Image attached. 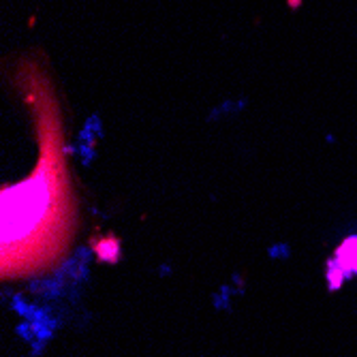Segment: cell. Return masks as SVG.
<instances>
[{
    "label": "cell",
    "mask_w": 357,
    "mask_h": 357,
    "mask_svg": "<svg viewBox=\"0 0 357 357\" xmlns=\"http://www.w3.org/2000/svg\"><path fill=\"white\" fill-rule=\"evenodd\" d=\"M336 264H338V268L347 276L357 274V236L347 238L338 246V250H336Z\"/></svg>",
    "instance_id": "cell-1"
},
{
    "label": "cell",
    "mask_w": 357,
    "mask_h": 357,
    "mask_svg": "<svg viewBox=\"0 0 357 357\" xmlns=\"http://www.w3.org/2000/svg\"><path fill=\"white\" fill-rule=\"evenodd\" d=\"M344 272L338 268V264L336 261H332L330 264V270H328V280H330V289H338L340 284H342V280H344Z\"/></svg>",
    "instance_id": "cell-3"
},
{
    "label": "cell",
    "mask_w": 357,
    "mask_h": 357,
    "mask_svg": "<svg viewBox=\"0 0 357 357\" xmlns=\"http://www.w3.org/2000/svg\"><path fill=\"white\" fill-rule=\"evenodd\" d=\"M96 255H99V259H103V261H118V257H120V242L112 236L103 238L96 242Z\"/></svg>",
    "instance_id": "cell-2"
}]
</instances>
